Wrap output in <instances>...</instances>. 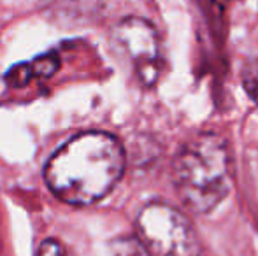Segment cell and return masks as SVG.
Wrapping results in <instances>:
<instances>
[{
	"instance_id": "6da1fadb",
	"label": "cell",
	"mask_w": 258,
	"mask_h": 256,
	"mask_svg": "<svg viewBox=\"0 0 258 256\" xmlns=\"http://www.w3.org/2000/svg\"><path fill=\"white\" fill-rule=\"evenodd\" d=\"M125 149L107 132L76 135L49 158L44 170L48 188L72 205H90L112 192L125 172Z\"/></svg>"
},
{
	"instance_id": "7a4b0ae2",
	"label": "cell",
	"mask_w": 258,
	"mask_h": 256,
	"mask_svg": "<svg viewBox=\"0 0 258 256\" xmlns=\"http://www.w3.org/2000/svg\"><path fill=\"white\" fill-rule=\"evenodd\" d=\"M172 181L191 212L207 214L216 209L232 188V156L225 139L201 133L188 140L172 161Z\"/></svg>"
},
{
	"instance_id": "3957f363",
	"label": "cell",
	"mask_w": 258,
	"mask_h": 256,
	"mask_svg": "<svg viewBox=\"0 0 258 256\" xmlns=\"http://www.w3.org/2000/svg\"><path fill=\"white\" fill-rule=\"evenodd\" d=\"M137 237L151 256H202L191 221L172 205L153 202L137 216Z\"/></svg>"
},
{
	"instance_id": "277c9868",
	"label": "cell",
	"mask_w": 258,
	"mask_h": 256,
	"mask_svg": "<svg viewBox=\"0 0 258 256\" xmlns=\"http://www.w3.org/2000/svg\"><path fill=\"white\" fill-rule=\"evenodd\" d=\"M111 37L137 81L146 88L153 86L165 67L160 39L153 25L137 16L123 18L114 25Z\"/></svg>"
},
{
	"instance_id": "5b68a950",
	"label": "cell",
	"mask_w": 258,
	"mask_h": 256,
	"mask_svg": "<svg viewBox=\"0 0 258 256\" xmlns=\"http://www.w3.org/2000/svg\"><path fill=\"white\" fill-rule=\"evenodd\" d=\"M60 68V56L56 53H46L30 62L18 63L11 67L6 74V82L14 88L25 86L32 79H48L54 75Z\"/></svg>"
},
{
	"instance_id": "8992f818",
	"label": "cell",
	"mask_w": 258,
	"mask_h": 256,
	"mask_svg": "<svg viewBox=\"0 0 258 256\" xmlns=\"http://www.w3.org/2000/svg\"><path fill=\"white\" fill-rule=\"evenodd\" d=\"M109 256H151L139 237H119L109 246Z\"/></svg>"
},
{
	"instance_id": "52a82bcc",
	"label": "cell",
	"mask_w": 258,
	"mask_h": 256,
	"mask_svg": "<svg viewBox=\"0 0 258 256\" xmlns=\"http://www.w3.org/2000/svg\"><path fill=\"white\" fill-rule=\"evenodd\" d=\"M242 84L253 100L258 104V60H253L242 70Z\"/></svg>"
},
{
	"instance_id": "ba28073f",
	"label": "cell",
	"mask_w": 258,
	"mask_h": 256,
	"mask_svg": "<svg viewBox=\"0 0 258 256\" xmlns=\"http://www.w3.org/2000/svg\"><path fill=\"white\" fill-rule=\"evenodd\" d=\"M35 256H71L69 251L63 247V244L58 242L54 239H46L44 242L39 246Z\"/></svg>"
}]
</instances>
